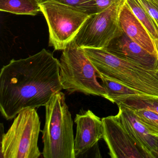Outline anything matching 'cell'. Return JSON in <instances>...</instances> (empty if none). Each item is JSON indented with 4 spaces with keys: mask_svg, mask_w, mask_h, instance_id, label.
Masks as SVG:
<instances>
[{
    "mask_svg": "<svg viewBox=\"0 0 158 158\" xmlns=\"http://www.w3.org/2000/svg\"><path fill=\"white\" fill-rule=\"evenodd\" d=\"M136 17L146 27L153 40L158 38V27L139 0H126Z\"/></svg>",
    "mask_w": 158,
    "mask_h": 158,
    "instance_id": "obj_15",
    "label": "cell"
},
{
    "mask_svg": "<svg viewBox=\"0 0 158 158\" xmlns=\"http://www.w3.org/2000/svg\"><path fill=\"white\" fill-rule=\"evenodd\" d=\"M39 3L48 0H36ZM62 3L74 6L85 11L89 15L97 13V10L92 0H53Z\"/></svg>",
    "mask_w": 158,
    "mask_h": 158,
    "instance_id": "obj_18",
    "label": "cell"
},
{
    "mask_svg": "<svg viewBox=\"0 0 158 158\" xmlns=\"http://www.w3.org/2000/svg\"><path fill=\"white\" fill-rule=\"evenodd\" d=\"M118 57L149 69H158V58L131 40L125 34L112 41L106 49Z\"/></svg>",
    "mask_w": 158,
    "mask_h": 158,
    "instance_id": "obj_11",
    "label": "cell"
},
{
    "mask_svg": "<svg viewBox=\"0 0 158 158\" xmlns=\"http://www.w3.org/2000/svg\"><path fill=\"white\" fill-rule=\"evenodd\" d=\"M77 125L74 138L75 158L81 157L103 139L102 120L90 110L77 114L74 120Z\"/></svg>",
    "mask_w": 158,
    "mask_h": 158,
    "instance_id": "obj_9",
    "label": "cell"
},
{
    "mask_svg": "<svg viewBox=\"0 0 158 158\" xmlns=\"http://www.w3.org/2000/svg\"><path fill=\"white\" fill-rule=\"evenodd\" d=\"M117 104L119 111L115 116L118 121L148 158H153V154L158 148V138L150 134L131 109L122 103Z\"/></svg>",
    "mask_w": 158,
    "mask_h": 158,
    "instance_id": "obj_10",
    "label": "cell"
},
{
    "mask_svg": "<svg viewBox=\"0 0 158 158\" xmlns=\"http://www.w3.org/2000/svg\"><path fill=\"white\" fill-rule=\"evenodd\" d=\"M0 10L32 16L41 12L39 3L36 0H0Z\"/></svg>",
    "mask_w": 158,
    "mask_h": 158,
    "instance_id": "obj_14",
    "label": "cell"
},
{
    "mask_svg": "<svg viewBox=\"0 0 158 158\" xmlns=\"http://www.w3.org/2000/svg\"><path fill=\"white\" fill-rule=\"evenodd\" d=\"M153 158H158V148L153 154Z\"/></svg>",
    "mask_w": 158,
    "mask_h": 158,
    "instance_id": "obj_22",
    "label": "cell"
},
{
    "mask_svg": "<svg viewBox=\"0 0 158 158\" xmlns=\"http://www.w3.org/2000/svg\"><path fill=\"white\" fill-rule=\"evenodd\" d=\"M125 1L121 0L103 11L90 15L75 39L77 46L106 49L112 41L123 35L119 15Z\"/></svg>",
    "mask_w": 158,
    "mask_h": 158,
    "instance_id": "obj_7",
    "label": "cell"
},
{
    "mask_svg": "<svg viewBox=\"0 0 158 158\" xmlns=\"http://www.w3.org/2000/svg\"><path fill=\"white\" fill-rule=\"evenodd\" d=\"M84 49L98 73L145 96L158 98V69H149L104 49Z\"/></svg>",
    "mask_w": 158,
    "mask_h": 158,
    "instance_id": "obj_2",
    "label": "cell"
},
{
    "mask_svg": "<svg viewBox=\"0 0 158 158\" xmlns=\"http://www.w3.org/2000/svg\"><path fill=\"white\" fill-rule=\"evenodd\" d=\"M158 27V0H139Z\"/></svg>",
    "mask_w": 158,
    "mask_h": 158,
    "instance_id": "obj_19",
    "label": "cell"
},
{
    "mask_svg": "<svg viewBox=\"0 0 158 158\" xmlns=\"http://www.w3.org/2000/svg\"><path fill=\"white\" fill-rule=\"evenodd\" d=\"M119 22L124 34L148 52L158 58L153 39L143 24L134 14L126 0L119 15Z\"/></svg>",
    "mask_w": 158,
    "mask_h": 158,
    "instance_id": "obj_12",
    "label": "cell"
},
{
    "mask_svg": "<svg viewBox=\"0 0 158 158\" xmlns=\"http://www.w3.org/2000/svg\"><path fill=\"white\" fill-rule=\"evenodd\" d=\"M103 139L112 158H148L136 145L115 115L102 118Z\"/></svg>",
    "mask_w": 158,
    "mask_h": 158,
    "instance_id": "obj_8",
    "label": "cell"
},
{
    "mask_svg": "<svg viewBox=\"0 0 158 158\" xmlns=\"http://www.w3.org/2000/svg\"><path fill=\"white\" fill-rule=\"evenodd\" d=\"M45 108V124L41 131L43 157L75 158L73 120L64 93L54 94Z\"/></svg>",
    "mask_w": 158,
    "mask_h": 158,
    "instance_id": "obj_3",
    "label": "cell"
},
{
    "mask_svg": "<svg viewBox=\"0 0 158 158\" xmlns=\"http://www.w3.org/2000/svg\"><path fill=\"white\" fill-rule=\"evenodd\" d=\"M95 3L97 13L103 11L112 5L118 3L121 0H92Z\"/></svg>",
    "mask_w": 158,
    "mask_h": 158,
    "instance_id": "obj_20",
    "label": "cell"
},
{
    "mask_svg": "<svg viewBox=\"0 0 158 158\" xmlns=\"http://www.w3.org/2000/svg\"><path fill=\"white\" fill-rule=\"evenodd\" d=\"M39 4L48 27L49 45L55 50H64L90 15L84 10L53 0Z\"/></svg>",
    "mask_w": 158,
    "mask_h": 158,
    "instance_id": "obj_6",
    "label": "cell"
},
{
    "mask_svg": "<svg viewBox=\"0 0 158 158\" xmlns=\"http://www.w3.org/2000/svg\"><path fill=\"white\" fill-rule=\"evenodd\" d=\"M131 110L138 120L148 129L150 134L158 138V114L148 110Z\"/></svg>",
    "mask_w": 158,
    "mask_h": 158,
    "instance_id": "obj_17",
    "label": "cell"
},
{
    "mask_svg": "<svg viewBox=\"0 0 158 158\" xmlns=\"http://www.w3.org/2000/svg\"><path fill=\"white\" fill-rule=\"evenodd\" d=\"M40 131V122L36 109L21 111L7 133L1 135V158H39Z\"/></svg>",
    "mask_w": 158,
    "mask_h": 158,
    "instance_id": "obj_5",
    "label": "cell"
},
{
    "mask_svg": "<svg viewBox=\"0 0 158 158\" xmlns=\"http://www.w3.org/2000/svg\"><path fill=\"white\" fill-rule=\"evenodd\" d=\"M60 75L63 89L105 98L106 90L99 83L96 68L83 48L74 40L63 50L60 60Z\"/></svg>",
    "mask_w": 158,
    "mask_h": 158,
    "instance_id": "obj_4",
    "label": "cell"
},
{
    "mask_svg": "<svg viewBox=\"0 0 158 158\" xmlns=\"http://www.w3.org/2000/svg\"><path fill=\"white\" fill-rule=\"evenodd\" d=\"M63 89L60 60L45 49L25 59H13L0 73V111L6 120L25 109L47 105Z\"/></svg>",
    "mask_w": 158,
    "mask_h": 158,
    "instance_id": "obj_1",
    "label": "cell"
},
{
    "mask_svg": "<svg viewBox=\"0 0 158 158\" xmlns=\"http://www.w3.org/2000/svg\"><path fill=\"white\" fill-rule=\"evenodd\" d=\"M118 103H122L132 110H148L158 114V98L136 95L121 100L116 104Z\"/></svg>",
    "mask_w": 158,
    "mask_h": 158,
    "instance_id": "obj_16",
    "label": "cell"
},
{
    "mask_svg": "<svg viewBox=\"0 0 158 158\" xmlns=\"http://www.w3.org/2000/svg\"><path fill=\"white\" fill-rule=\"evenodd\" d=\"M154 45H155V48H156V51H157V53L158 55V38L154 40Z\"/></svg>",
    "mask_w": 158,
    "mask_h": 158,
    "instance_id": "obj_21",
    "label": "cell"
},
{
    "mask_svg": "<svg viewBox=\"0 0 158 158\" xmlns=\"http://www.w3.org/2000/svg\"><path fill=\"white\" fill-rule=\"evenodd\" d=\"M101 80V85L105 89L107 95L105 98L114 103L119 101L136 95H143L124 84L111 79L102 74L98 75Z\"/></svg>",
    "mask_w": 158,
    "mask_h": 158,
    "instance_id": "obj_13",
    "label": "cell"
}]
</instances>
